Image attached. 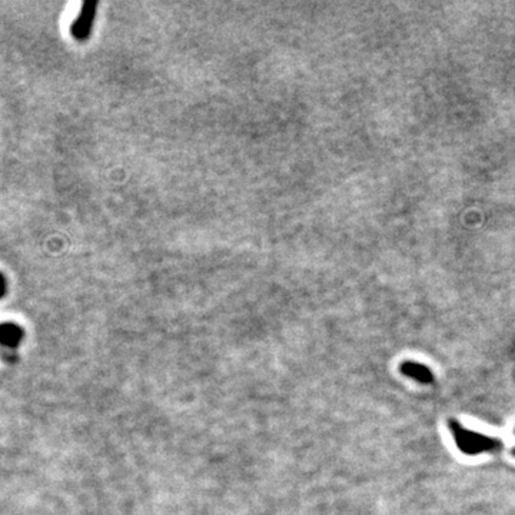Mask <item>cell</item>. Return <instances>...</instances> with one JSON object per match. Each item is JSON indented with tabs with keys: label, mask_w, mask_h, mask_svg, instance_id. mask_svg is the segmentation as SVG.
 Masks as SVG:
<instances>
[{
	"label": "cell",
	"mask_w": 515,
	"mask_h": 515,
	"mask_svg": "<svg viewBox=\"0 0 515 515\" xmlns=\"http://www.w3.org/2000/svg\"><path fill=\"white\" fill-rule=\"evenodd\" d=\"M512 454H514V455H515V449H514V451H512Z\"/></svg>",
	"instance_id": "6"
},
{
	"label": "cell",
	"mask_w": 515,
	"mask_h": 515,
	"mask_svg": "<svg viewBox=\"0 0 515 515\" xmlns=\"http://www.w3.org/2000/svg\"><path fill=\"white\" fill-rule=\"evenodd\" d=\"M5 292H6V281H5L3 275L0 273V298L5 295Z\"/></svg>",
	"instance_id": "5"
},
{
	"label": "cell",
	"mask_w": 515,
	"mask_h": 515,
	"mask_svg": "<svg viewBox=\"0 0 515 515\" xmlns=\"http://www.w3.org/2000/svg\"><path fill=\"white\" fill-rule=\"evenodd\" d=\"M401 371L404 375L411 377L419 382H424V383L433 382V374L425 367V365H421L417 362H405L402 363Z\"/></svg>",
	"instance_id": "3"
},
{
	"label": "cell",
	"mask_w": 515,
	"mask_h": 515,
	"mask_svg": "<svg viewBox=\"0 0 515 515\" xmlns=\"http://www.w3.org/2000/svg\"><path fill=\"white\" fill-rule=\"evenodd\" d=\"M449 428L453 431V435L455 438V442L458 448L465 454H480V453H487V451H494L498 449L501 446V442L496 438H489L487 435L474 433V431H468V429L462 428L458 422L451 421Z\"/></svg>",
	"instance_id": "1"
},
{
	"label": "cell",
	"mask_w": 515,
	"mask_h": 515,
	"mask_svg": "<svg viewBox=\"0 0 515 515\" xmlns=\"http://www.w3.org/2000/svg\"><path fill=\"white\" fill-rule=\"evenodd\" d=\"M96 2H84L80 6L78 17L73 20L72 24V36L76 40H86L91 35L92 26H93V20L96 16Z\"/></svg>",
	"instance_id": "2"
},
{
	"label": "cell",
	"mask_w": 515,
	"mask_h": 515,
	"mask_svg": "<svg viewBox=\"0 0 515 515\" xmlns=\"http://www.w3.org/2000/svg\"><path fill=\"white\" fill-rule=\"evenodd\" d=\"M21 334L15 327H2L0 328V342H3L5 345H16V342L20 339Z\"/></svg>",
	"instance_id": "4"
}]
</instances>
